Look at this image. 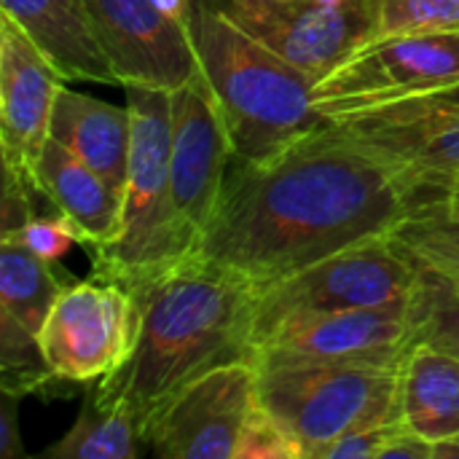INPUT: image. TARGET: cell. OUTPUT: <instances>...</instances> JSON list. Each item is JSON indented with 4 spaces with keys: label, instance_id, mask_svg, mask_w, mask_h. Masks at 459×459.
Masks as SVG:
<instances>
[{
    "label": "cell",
    "instance_id": "obj_1",
    "mask_svg": "<svg viewBox=\"0 0 459 459\" xmlns=\"http://www.w3.org/2000/svg\"><path fill=\"white\" fill-rule=\"evenodd\" d=\"M414 204L411 169L325 124L266 159H231L191 255L264 290L358 242L390 237Z\"/></svg>",
    "mask_w": 459,
    "mask_h": 459
},
{
    "label": "cell",
    "instance_id": "obj_2",
    "mask_svg": "<svg viewBox=\"0 0 459 459\" xmlns=\"http://www.w3.org/2000/svg\"><path fill=\"white\" fill-rule=\"evenodd\" d=\"M129 290L140 312L134 350L97 385L121 395L143 422L191 379L253 360L258 290L250 282L188 255Z\"/></svg>",
    "mask_w": 459,
    "mask_h": 459
},
{
    "label": "cell",
    "instance_id": "obj_3",
    "mask_svg": "<svg viewBox=\"0 0 459 459\" xmlns=\"http://www.w3.org/2000/svg\"><path fill=\"white\" fill-rule=\"evenodd\" d=\"M188 32L237 161L266 159L331 124L315 108V78L274 54L210 0H194Z\"/></svg>",
    "mask_w": 459,
    "mask_h": 459
},
{
    "label": "cell",
    "instance_id": "obj_4",
    "mask_svg": "<svg viewBox=\"0 0 459 459\" xmlns=\"http://www.w3.org/2000/svg\"><path fill=\"white\" fill-rule=\"evenodd\" d=\"M132 116L121 221L110 245L94 250V274L126 288L175 266L194 250L172 194V91L124 86Z\"/></svg>",
    "mask_w": 459,
    "mask_h": 459
},
{
    "label": "cell",
    "instance_id": "obj_5",
    "mask_svg": "<svg viewBox=\"0 0 459 459\" xmlns=\"http://www.w3.org/2000/svg\"><path fill=\"white\" fill-rule=\"evenodd\" d=\"M401 366L253 352L258 406L315 459L336 438L401 417Z\"/></svg>",
    "mask_w": 459,
    "mask_h": 459
},
{
    "label": "cell",
    "instance_id": "obj_6",
    "mask_svg": "<svg viewBox=\"0 0 459 459\" xmlns=\"http://www.w3.org/2000/svg\"><path fill=\"white\" fill-rule=\"evenodd\" d=\"M422 285V266L393 237L366 239L258 290L253 342L288 315L382 309L417 299Z\"/></svg>",
    "mask_w": 459,
    "mask_h": 459
},
{
    "label": "cell",
    "instance_id": "obj_7",
    "mask_svg": "<svg viewBox=\"0 0 459 459\" xmlns=\"http://www.w3.org/2000/svg\"><path fill=\"white\" fill-rule=\"evenodd\" d=\"M459 81V32L382 35L355 46L315 81V108L344 121Z\"/></svg>",
    "mask_w": 459,
    "mask_h": 459
},
{
    "label": "cell",
    "instance_id": "obj_8",
    "mask_svg": "<svg viewBox=\"0 0 459 459\" xmlns=\"http://www.w3.org/2000/svg\"><path fill=\"white\" fill-rule=\"evenodd\" d=\"M137 320L140 312L132 290L94 274L62 290L38 331V344L59 382H100L129 360Z\"/></svg>",
    "mask_w": 459,
    "mask_h": 459
},
{
    "label": "cell",
    "instance_id": "obj_9",
    "mask_svg": "<svg viewBox=\"0 0 459 459\" xmlns=\"http://www.w3.org/2000/svg\"><path fill=\"white\" fill-rule=\"evenodd\" d=\"M255 406L253 360L218 366L151 409L145 446L161 459H234Z\"/></svg>",
    "mask_w": 459,
    "mask_h": 459
},
{
    "label": "cell",
    "instance_id": "obj_10",
    "mask_svg": "<svg viewBox=\"0 0 459 459\" xmlns=\"http://www.w3.org/2000/svg\"><path fill=\"white\" fill-rule=\"evenodd\" d=\"M210 3L315 81L374 35L379 13V0H350L344 5H323L317 0Z\"/></svg>",
    "mask_w": 459,
    "mask_h": 459
},
{
    "label": "cell",
    "instance_id": "obj_11",
    "mask_svg": "<svg viewBox=\"0 0 459 459\" xmlns=\"http://www.w3.org/2000/svg\"><path fill=\"white\" fill-rule=\"evenodd\" d=\"M420 299L422 290L411 301L382 309L288 315L255 336V352L401 366L409 350L420 342Z\"/></svg>",
    "mask_w": 459,
    "mask_h": 459
},
{
    "label": "cell",
    "instance_id": "obj_12",
    "mask_svg": "<svg viewBox=\"0 0 459 459\" xmlns=\"http://www.w3.org/2000/svg\"><path fill=\"white\" fill-rule=\"evenodd\" d=\"M234 151L218 100L202 70L172 91V194L175 207L194 237L204 231ZM194 253V250H191Z\"/></svg>",
    "mask_w": 459,
    "mask_h": 459
},
{
    "label": "cell",
    "instance_id": "obj_13",
    "mask_svg": "<svg viewBox=\"0 0 459 459\" xmlns=\"http://www.w3.org/2000/svg\"><path fill=\"white\" fill-rule=\"evenodd\" d=\"M118 86L175 91L199 73L188 27L167 19L153 0H86Z\"/></svg>",
    "mask_w": 459,
    "mask_h": 459
},
{
    "label": "cell",
    "instance_id": "obj_14",
    "mask_svg": "<svg viewBox=\"0 0 459 459\" xmlns=\"http://www.w3.org/2000/svg\"><path fill=\"white\" fill-rule=\"evenodd\" d=\"M62 86L56 67L8 19H0V145L3 167L30 191L38 188V161L51 134L54 100Z\"/></svg>",
    "mask_w": 459,
    "mask_h": 459
},
{
    "label": "cell",
    "instance_id": "obj_15",
    "mask_svg": "<svg viewBox=\"0 0 459 459\" xmlns=\"http://www.w3.org/2000/svg\"><path fill=\"white\" fill-rule=\"evenodd\" d=\"M331 124L406 169L459 167V110L393 102Z\"/></svg>",
    "mask_w": 459,
    "mask_h": 459
},
{
    "label": "cell",
    "instance_id": "obj_16",
    "mask_svg": "<svg viewBox=\"0 0 459 459\" xmlns=\"http://www.w3.org/2000/svg\"><path fill=\"white\" fill-rule=\"evenodd\" d=\"M0 13L35 43L62 81L118 83L86 0H0Z\"/></svg>",
    "mask_w": 459,
    "mask_h": 459
},
{
    "label": "cell",
    "instance_id": "obj_17",
    "mask_svg": "<svg viewBox=\"0 0 459 459\" xmlns=\"http://www.w3.org/2000/svg\"><path fill=\"white\" fill-rule=\"evenodd\" d=\"M38 188L91 250L113 242L121 221V191L54 137L46 140L38 161Z\"/></svg>",
    "mask_w": 459,
    "mask_h": 459
},
{
    "label": "cell",
    "instance_id": "obj_18",
    "mask_svg": "<svg viewBox=\"0 0 459 459\" xmlns=\"http://www.w3.org/2000/svg\"><path fill=\"white\" fill-rule=\"evenodd\" d=\"M48 137L59 140L124 194L132 145L129 108H116L97 97L59 86Z\"/></svg>",
    "mask_w": 459,
    "mask_h": 459
},
{
    "label": "cell",
    "instance_id": "obj_19",
    "mask_svg": "<svg viewBox=\"0 0 459 459\" xmlns=\"http://www.w3.org/2000/svg\"><path fill=\"white\" fill-rule=\"evenodd\" d=\"M401 420L430 444L459 436V355L417 342L401 368Z\"/></svg>",
    "mask_w": 459,
    "mask_h": 459
},
{
    "label": "cell",
    "instance_id": "obj_20",
    "mask_svg": "<svg viewBox=\"0 0 459 459\" xmlns=\"http://www.w3.org/2000/svg\"><path fill=\"white\" fill-rule=\"evenodd\" d=\"M145 446L143 417L116 393L94 387L73 428L40 459H137Z\"/></svg>",
    "mask_w": 459,
    "mask_h": 459
},
{
    "label": "cell",
    "instance_id": "obj_21",
    "mask_svg": "<svg viewBox=\"0 0 459 459\" xmlns=\"http://www.w3.org/2000/svg\"><path fill=\"white\" fill-rule=\"evenodd\" d=\"M67 285L70 280L56 274L54 264L35 255L22 239L0 237V312L38 333Z\"/></svg>",
    "mask_w": 459,
    "mask_h": 459
},
{
    "label": "cell",
    "instance_id": "obj_22",
    "mask_svg": "<svg viewBox=\"0 0 459 459\" xmlns=\"http://www.w3.org/2000/svg\"><path fill=\"white\" fill-rule=\"evenodd\" d=\"M390 237L422 266L459 269V199H420Z\"/></svg>",
    "mask_w": 459,
    "mask_h": 459
},
{
    "label": "cell",
    "instance_id": "obj_23",
    "mask_svg": "<svg viewBox=\"0 0 459 459\" xmlns=\"http://www.w3.org/2000/svg\"><path fill=\"white\" fill-rule=\"evenodd\" d=\"M56 377L43 360L38 333L24 328L8 312H0V390L19 398L46 390Z\"/></svg>",
    "mask_w": 459,
    "mask_h": 459
},
{
    "label": "cell",
    "instance_id": "obj_24",
    "mask_svg": "<svg viewBox=\"0 0 459 459\" xmlns=\"http://www.w3.org/2000/svg\"><path fill=\"white\" fill-rule=\"evenodd\" d=\"M430 32H459V0H379L371 38Z\"/></svg>",
    "mask_w": 459,
    "mask_h": 459
},
{
    "label": "cell",
    "instance_id": "obj_25",
    "mask_svg": "<svg viewBox=\"0 0 459 459\" xmlns=\"http://www.w3.org/2000/svg\"><path fill=\"white\" fill-rule=\"evenodd\" d=\"M422 288V331L420 342L436 344L452 355H459V296H455L430 269H425Z\"/></svg>",
    "mask_w": 459,
    "mask_h": 459
},
{
    "label": "cell",
    "instance_id": "obj_26",
    "mask_svg": "<svg viewBox=\"0 0 459 459\" xmlns=\"http://www.w3.org/2000/svg\"><path fill=\"white\" fill-rule=\"evenodd\" d=\"M234 459H304L296 441L261 409L250 414Z\"/></svg>",
    "mask_w": 459,
    "mask_h": 459
},
{
    "label": "cell",
    "instance_id": "obj_27",
    "mask_svg": "<svg viewBox=\"0 0 459 459\" xmlns=\"http://www.w3.org/2000/svg\"><path fill=\"white\" fill-rule=\"evenodd\" d=\"M0 237H16V239H22L35 255H40L48 264L62 261L81 242L78 229L62 212L48 215V218H38L35 215L16 234H0Z\"/></svg>",
    "mask_w": 459,
    "mask_h": 459
},
{
    "label": "cell",
    "instance_id": "obj_28",
    "mask_svg": "<svg viewBox=\"0 0 459 459\" xmlns=\"http://www.w3.org/2000/svg\"><path fill=\"white\" fill-rule=\"evenodd\" d=\"M401 428H403V420L398 417L390 422L352 430V433L336 438L333 444H328L325 449H320V455L315 459H382L387 444L395 438V433Z\"/></svg>",
    "mask_w": 459,
    "mask_h": 459
},
{
    "label": "cell",
    "instance_id": "obj_29",
    "mask_svg": "<svg viewBox=\"0 0 459 459\" xmlns=\"http://www.w3.org/2000/svg\"><path fill=\"white\" fill-rule=\"evenodd\" d=\"M19 395L0 390V457L16 459L24 455L19 438Z\"/></svg>",
    "mask_w": 459,
    "mask_h": 459
},
{
    "label": "cell",
    "instance_id": "obj_30",
    "mask_svg": "<svg viewBox=\"0 0 459 459\" xmlns=\"http://www.w3.org/2000/svg\"><path fill=\"white\" fill-rule=\"evenodd\" d=\"M417 186V202L433 196L459 199V167L455 169H411Z\"/></svg>",
    "mask_w": 459,
    "mask_h": 459
},
{
    "label": "cell",
    "instance_id": "obj_31",
    "mask_svg": "<svg viewBox=\"0 0 459 459\" xmlns=\"http://www.w3.org/2000/svg\"><path fill=\"white\" fill-rule=\"evenodd\" d=\"M401 102H406V105H422V108L459 110V81L457 83H449V86H441V89H436V91H425V94L401 100ZM382 108H385V105H382Z\"/></svg>",
    "mask_w": 459,
    "mask_h": 459
},
{
    "label": "cell",
    "instance_id": "obj_32",
    "mask_svg": "<svg viewBox=\"0 0 459 459\" xmlns=\"http://www.w3.org/2000/svg\"><path fill=\"white\" fill-rule=\"evenodd\" d=\"M153 5L172 22H178L180 27H188L191 22V5L194 0H153Z\"/></svg>",
    "mask_w": 459,
    "mask_h": 459
},
{
    "label": "cell",
    "instance_id": "obj_33",
    "mask_svg": "<svg viewBox=\"0 0 459 459\" xmlns=\"http://www.w3.org/2000/svg\"><path fill=\"white\" fill-rule=\"evenodd\" d=\"M422 266V264H420ZM425 269H430L455 296H459V269H436V266H425Z\"/></svg>",
    "mask_w": 459,
    "mask_h": 459
},
{
    "label": "cell",
    "instance_id": "obj_34",
    "mask_svg": "<svg viewBox=\"0 0 459 459\" xmlns=\"http://www.w3.org/2000/svg\"><path fill=\"white\" fill-rule=\"evenodd\" d=\"M436 459H459V436L436 444Z\"/></svg>",
    "mask_w": 459,
    "mask_h": 459
},
{
    "label": "cell",
    "instance_id": "obj_35",
    "mask_svg": "<svg viewBox=\"0 0 459 459\" xmlns=\"http://www.w3.org/2000/svg\"><path fill=\"white\" fill-rule=\"evenodd\" d=\"M317 3H323V5H344L350 0H317Z\"/></svg>",
    "mask_w": 459,
    "mask_h": 459
}]
</instances>
